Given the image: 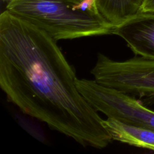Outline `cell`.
Returning a JSON list of instances; mask_svg holds the SVG:
<instances>
[{"instance_id": "6da1fadb", "label": "cell", "mask_w": 154, "mask_h": 154, "mask_svg": "<svg viewBox=\"0 0 154 154\" xmlns=\"http://www.w3.org/2000/svg\"><path fill=\"white\" fill-rule=\"evenodd\" d=\"M47 33L7 10L0 15V86L23 113L83 146L112 140L79 91L75 71Z\"/></svg>"}, {"instance_id": "7a4b0ae2", "label": "cell", "mask_w": 154, "mask_h": 154, "mask_svg": "<svg viewBox=\"0 0 154 154\" xmlns=\"http://www.w3.org/2000/svg\"><path fill=\"white\" fill-rule=\"evenodd\" d=\"M6 10L30 22L55 41L113 34L96 0H10Z\"/></svg>"}, {"instance_id": "3957f363", "label": "cell", "mask_w": 154, "mask_h": 154, "mask_svg": "<svg viewBox=\"0 0 154 154\" xmlns=\"http://www.w3.org/2000/svg\"><path fill=\"white\" fill-rule=\"evenodd\" d=\"M99 84L131 96L154 99V60L140 56L118 61L99 53L91 70Z\"/></svg>"}, {"instance_id": "277c9868", "label": "cell", "mask_w": 154, "mask_h": 154, "mask_svg": "<svg viewBox=\"0 0 154 154\" xmlns=\"http://www.w3.org/2000/svg\"><path fill=\"white\" fill-rule=\"evenodd\" d=\"M76 87L90 105L108 117L154 131V111L132 96L103 86L94 79H78Z\"/></svg>"}, {"instance_id": "5b68a950", "label": "cell", "mask_w": 154, "mask_h": 154, "mask_svg": "<svg viewBox=\"0 0 154 154\" xmlns=\"http://www.w3.org/2000/svg\"><path fill=\"white\" fill-rule=\"evenodd\" d=\"M113 34L123 38L136 55L154 60V13H138L115 27Z\"/></svg>"}, {"instance_id": "8992f818", "label": "cell", "mask_w": 154, "mask_h": 154, "mask_svg": "<svg viewBox=\"0 0 154 154\" xmlns=\"http://www.w3.org/2000/svg\"><path fill=\"white\" fill-rule=\"evenodd\" d=\"M102 123L112 140L154 151V131L109 117Z\"/></svg>"}, {"instance_id": "52a82bcc", "label": "cell", "mask_w": 154, "mask_h": 154, "mask_svg": "<svg viewBox=\"0 0 154 154\" xmlns=\"http://www.w3.org/2000/svg\"><path fill=\"white\" fill-rule=\"evenodd\" d=\"M100 15L114 28L140 13L143 0H96Z\"/></svg>"}, {"instance_id": "ba28073f", "label": "cell", "mask_w": 154, "mask_h": 154, "mask_svg": "<svg viewBox=\"0 0 154 154\" xmlns=\"http://www.w3.org/2000/svg\"><path fill=\"white\" fill-rule=\"evenodd\" d=\"M140 12L154 13V0H143Z\"/></svg>"}]
</instances>
